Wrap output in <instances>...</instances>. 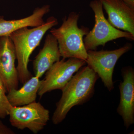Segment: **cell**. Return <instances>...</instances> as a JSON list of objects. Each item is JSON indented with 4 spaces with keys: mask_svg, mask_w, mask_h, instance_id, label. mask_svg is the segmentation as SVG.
I'll list each match as a JSON object with an SVG mask.
<instances>
[{
    "mask_svg": "<svg viewBox=\"0 0 134 134\" xmlns=\"http://www.w3.org/2000/svg\"><path fill=\"white\" fill-rule=\"evenodd\" d=\"M132 48V44L127 43L121 48L114 50L87 51L86 63L100 77L109 91H111L114 88L113 74L117 62Z\"/></svg>",
    "mask_w": 134,
    "mask_h": 134,
    "instance_id": "5b68a950",
    "label": "cell"
},
{
    "mask_svg": "<svg viewBox=\"0 0 134 134\" xmlns=\"http://www.w3.org/2000/svg\"><path fill=\"white\" fill-rule=\"evenodd\" d=\"M86 64L85 60L74 58L62 59L54 63L46 72L41 80L38 95L41 97L47 92L54 90H62L75 73Z\"/></svg>",
    "mask_w": 134,
    "mask_h": 134,
    "instance_id": "52a82bcc",
    "label": "cell"
},
{
    "mask_svg": "<svg viewBox=\"0 0 134 134\" xmlns=\"http://www.w3.org/2000/svg\"><path fill=\"white\" fill-rule=\"evenodd\" d=\"M108 15L107 21L116 29L134 35V9L121 0H98Z\"/></svg>",
    "mask_w": 134,
    "mask_h": 134,
    "instance_id": "30bf717a",
    "label": "cell"
},
{
    "mask_svg": "<svg viewBox=\"0 0 134 134\" xmlns=\"http://www.w3.org/2000/svg\"><path fill=\"white\" fill-rule=\"evenodd\" d=\"M50 7L46 5L36 8L31 15L21 19L6 20L0 16V37L9 36L10 34L25 27H35L44 24L45 15L49 13Z\"/></svg>",
    "mask_w": 134,
    "mask_h": 134,
    "instance_id": "7c38bea8",
    "label": "cell"
},
{
    "mask_svg": "<svg viewBox=\"0 0 134 134\" xmlns=\"http://www.w3.org/2000/svg\"><path fill=\"white\" fill-rule=\"evenodd\" d=\"M80 15L71 12L63 19L62 25L58 29H50V34L57 40L61 57L63 59L74 58L85 60L87 51L84 44L83 37L90 30L85 26L78 27Z\"/></svg>",
    "mask_w": 134,
    "mask_h": 134,
    "instance_id": "3957f363",
    "label": "cell"
},
{
    "mask_svg": "<svg viewBox=\"0 0 134 134\" xmlns=\"http://www.w3.org/2000/svg\"><path fill=\"white\" fill-rule=\"evenodd\" d=\"M41 80L36 76H32L23 84L20 89L8 92V100L12 107L22 106L36 102Z\"/></svg>",
    "mask_w": 134,
    "mask_h": 134,
    "instance_id": "4fadbf2b",
    "label": "cell"
},
{
    "mask_svg": "<svg viewBox=\"0 0 134 134\" xmlns=\"http://www.w3.org/2000/svg\"><path fill=\"white\" fill-rule=\"evenodd\" d=\"M60 57L57 40L51 34H48L43 48L33 61L35 76L40 78Z\"/></svg>",
    "mask_w": 134,
    "mask_h": 134,
    "instance_id": "8fae6325",
    "label": "cell"
},
{
    "mask_svg": "<svg viewBox=\"0 0 134 134\" xmlns=\"http://www.w3.org/2000/svg\"><path fill=\"white\" fill-rule=\"evenodd\" d=\"M121 72L123 81L119 85L120 101L117 110L127 129L134 123V70L128 66L122 68Z\"/></svg>",
    "mask_w": 134,
    "mask_h": 134,
    "instance_id": "9c48e42d",
    "label": "cell"
},
{
    "mask_svg": "<svg viewBox=\"0 0 134 134\" xmlns=\"http://www.w3.org/2000/svg\"><path fill=\"white\" fill-rule=\"evenodd\" d=\"M7 93L2 80L0 77V119H4L9 115L12 106L8 100Z\"/></svg>",
    "mask_w": 134,
    "mask_h": 134,
    "instance_id": "5bb4252c",
    "label": "cell"
},
{
    "mask_svg": "<svg viewBox=\"0 0 134 134\" xmlns=\"http://www.w3.org/2000/svg\"><path fill=\"white\" fill-rule=\"evenodd\" d=\"M130 7L134 9V0H121Z\"/></svg>",
    "mask_w": 134,
    "mask_h": 134,
    "instance_id": "2e32d148",
    "label": "cell"
},
{
    "mask_svg": "<svg viewBox=\"0 0 134 134\" xmlns=\"http://www.w3.org/2000/svg\"><path fill=\"white\" fill-rule=\"evenodd\" d=\"M90 7L95 15V24L93 29L84 38L85 47L87 51L96 50L99 46H104L109 41L125 38L133 41L134 35L128 32L120 30L112 26L106 19L102 3L98 0L91 1Z\"/></svg>",
    "mask_w": 134,
    "mask_h": 134,
    "instance_id": "277c9868",
    "label": "cell"
},
{
    "mask_svg": "<svg viewBox=\"0 0 134 134\" xmlns=\"http://www.w3.org/2000/svg\"><path fill=\"white\" fill-rule=\"evenodd\" d=\"M14 132L4 125L0 120V134H14Z\"/></svg>",
    "mask_w": 134,
    "mask_h": 134,
    "instance_id": "9a60e30c",
    "label": "cell"
},
{
    "mask_svg": "<svg viewBox=\"0 0 134 134\" xmlns=\"http://www.w3.org/2000/svg\"><path fill=\"white\" fill-rule=\"evenodd\" d=\"M76 73L62 90V96L52 117L54 125L62 122L72 107L88 102L94 94L97 74L88 66Z\"/></svg>",
    "mask_w": 134,
    "mask_h": 134,
    "instance_id": "6da1fadb",
    "label": "cell"
},
{
    "mask_svg": "<svg viewBox=\"0 0 134 134\" xmlns=\"http://www.w3.org/2000/svg\"><path fill=\"white\" fill-rule=\"evenodd\" d=\"M58 24L54 16L48 18L44 24L29 29H19L8 36L14 46L18 64L16 67L19 82L22 84L32 77L28 69L30 56L40 44L47 32Z\"/></svg>",
    "mask_w": 134,
    "mask_h": 134,
    "instance_id": "7a4b0ae2",
    "label": "cell"
},
{
    "mask_svg": "<svg viewBox=\"0 0 134 134\" xmlns=\"http://www.w3.org/2000/svg\"><path fill=\"white\" fill-rule=\"evenodd\" d=\"M16 59L14 46L9 36L0 37V77L7 93L18 88Z\"/></svg>",
    "mask_w": 134,
    "mask_h": 134,
    "instance_id": "ba28073f",
    "label": "cell"
},
{
    "mask_svg": "<svg viewBox=\"0 0 134 134\" xmlns=\"http://www.w3.org/2000/svg\"><path fill=\"white\" fill-rule=\"evenodd\" d=\"M9 120L12 126L23 130L28 129L37 134L43 130L50 120V112L39 102L22 106L12 107Z\"/></svg>",
    "mask_w": 134,
    "mask_h": 134,
    "instance_id": "8992f818",
    "label": "cell"
}]
</instances>
